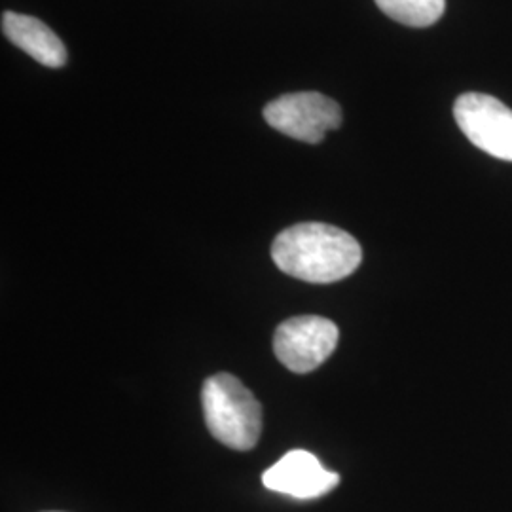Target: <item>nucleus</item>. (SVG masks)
Here are the masks:
<instances>
[{
  "label": "nucleus",
  "mask_w": 512,
  "mask_h": 512,
  "mask_svg": "<svg viewBox=\"0 0 512 512\" xmlns=\"http://www.w3.org/2000/svg\"><path fill=\"white\" fill-rule=\"evenodd\" d=\"M463 135L486 154L512 162V110L486 93H463L454 105Z\"/></svg>",
  "instance_id": "nucleus-5"
},
{
  "label": "nucleus",
  "mask_w": 512,
  "mask_h": 512,
  "mask_svg": "<svg viewBox=\"0 0 512 512\" xmlns=\"http://www.w3.org/2000/svg\"><path fill=\"white\" fill-rule=\"evenodd\" d=\"M262 482L277 494L291 495L294 499H317L340 484V475L327 471L310 452L293 450L264 471Z\"/></svg>",
  "instance_id": "nucleus-6"
},
{
  "label": "nucleus",
  "mask_w": 512,
  "mask_h": 512,
  "mask_svg": "<svg viewBox=\"0 0 512 512\" xmlns=\"http://www.w3.org/2000/svg\"><path fill=\"white\" fill-rule=\"evenodd\" d=\"M264 118L283 135L317 145L329 131L342 126V109L323 93H289L268 103L264 107Z\"/></svg>",
  "instance_id": "nucleus-3"
},
{
  "label": "nucleus",
  "mask_w": 512,
  "mask_h": 512,
  "mask_svg": "<svg viewBox=\"0 0 512 512\" xmlns=\"http://www.w3.org/2000/svg\"><path fill=\"white\" fill-rule=\"evenodd\" d=\"M2 33L25 54L31 55L40 65L63 67L67 63V48L54 31L40 19L16 12L2 14Z\"/></svg>",
  "instance_id": "nucleus-7"
},
{
  "label": "nucleus",
  "mask_w": 512,
  "mask_h": 512,
  "mask_svg": "<svg viewBox=\"0 0 512 512\" xmlns=\"http://www.w3.org/2000/svg\"><path fill=\"white\" fill-rule=\"evenodd\" d=\"M376 4L387 18L416 29L435 25L446 8V0H376Z\"/></svg>",
  "instance_id": "nucleus-8"
},
{
  "label": "nucleus",
  "mask_w": 512,
  "mask_h": 512,
  "mask_svg": "<svg viewBox=\"0 0 512 512\" xmlns=\"http://www.w3.org/2000/svg\"><path fill=\"white\" fill-rule=\"evenodd\" d=\"M203 418L209 433L224 446L253 450L262 433V406L236 376L220 372L205 380Z\"/></svg>",
  "instance_id": "nucleus-2"
},
{
  "label": "nucleus",
  "mask_w": 512,
  "mask_h": 512,
  "mask_svg": "<svg viewBox=\"0 0 512 512\" xmlns=\"http://www.w3.org/2000/svg\"><path fill=\"white\" fill-rule=\"evenodd\" d=\"M340 330L325 317L302 315L281 323L274 334L275 357L296 374L323 365L338 346Z\"/></svg>",
  "instance_id": "nucleus-4"
},
{
  "label": "nucleus",
  "mask_w": 512,
  "mask_h": 512,
  "mask_svg": "<svg viewBox=\"0 0 512 512\" xmlns=\"http://www.w3.org/2000/svg\"><path fill=\"white\" fill-rule=\"evenodd\" d=\"M272 258L283 274L323 285L353 274L361 266L363 251L346 230L323 222H302L274 239Z\"/></svg>",
  "instance_id": "nucleus-1"
}]
</instances>
